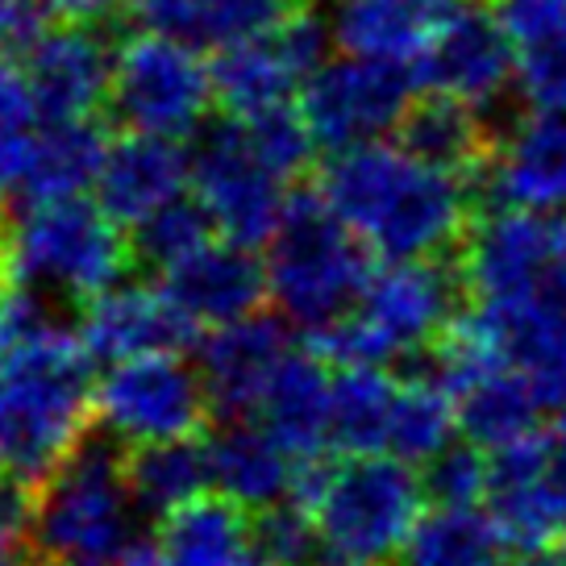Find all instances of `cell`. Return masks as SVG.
<instances>
[{
    "instance_id": "6da1fadb",
    "label": "cell",
    "mask_w": 566,
    "mask_h": 566,
    "mask_svg": "<svg viewBox=\"0 0 566 566\" xmlns=\"http://www.w3.org/2000/svg\"><path fill=\"white\" fill-rule=\"evenodd\" d=\"M317 196L384 263H438L471 238L467 176L417 159L400 142L329 155Z\"/></svg>"
},
{
    "instance_id": "7a4b0ae2",
    "label": "cell",
    "mask_w": 566,
    "mask_h": 566,
    "mask_svg": "<svg viewBox=\"0 0 566 566\" xmlns=\"http://www.w3.org/2000/svg\"><path fill=\"white\" fill-rule=\"evenodd\" d=\"M80 329L46 321L0 358V479L42 488L88 442L96 375Z\"/></svg>"
},
{
    "instance_id": "3957f363",
    "label": "cell",
    "mask_w": 566,
    "mask_h": 566,
    "mask_svg": "<svg viewBox=\"0 0 566 566\" xmlns=\"http://www.w3.org/2000/svg\"><path fill=\"white\" fill-rule=\"evenodd\" d=\"M266 292L283 325L325 337L350 317L371 287V250L363 247L317 192H296L266 242Z\"/></svg>"
},
{
    "instance_id": "277c9868",
    "label": "cell",
    "mask_w": 566,
    "mask_h": 566,
    "mask_svg": "<svg viewBox=\"0 0 566 566\" xmlns=\"http://www.w3.org/2000/svg\"><path fill=\"white\" fill-rule=\"evenodd\" d=\"M304 513L313 516L325 558L337 566L396 563L424 516V483L391 454L317 462L304 471Z\"/></svg>"
},
{
    "instance_id": "5b68a950",
    "label": "cell",
    "mask_w": 566,
    "mask_h": 566,
    "mask_svg": "<svg viewBox=\"0 0 566 566\" xmlns=\"http://www.w3.org/2000/svg\"><path fill=\"white\" fill-rule=\"evenodd\" d=\"M0 263L9 283L34 296L96 301L125 283L134 263L129 233L88 196L21 205L13 226L0 233Z\"/></svg>"
},
{
    "instance_id": "8992f818",
    "label": "cell",
    "mask_w": 566,
    "mask_h": 566,
    "mask_svg": "<svg viewBox=\"0 0 566 566\" xmlns=\"http://www.w3.org/2000/svg\"><path fill=\"white\" fill-rule=\"evenodd\" d=\"M138 516L122 446L88 438L38 488L30 546L46 566H117L138 546Z\"/></svg>"
},
{
    "instance_id": "52a82bcc",
    "label": "cell",
    "mask_w": 566,
    "mask_h": 566,
    "mask_svg": "<svg viewBox=\"0 0 566 566\" xmlns=\"http://www.w3.org/2000/svg\"><path fill=\"white\" fill-rule=\"evenodd\" d=\"M462 317V275L442 263H388L337 329L317 337L321 358L342 367H384L442 346Z\"/></svg>"
},
{
    "instance_id": "ba28073f",
    "label": "cell",
    "mask_w": 566,
    "mask_h": 566,
    "mask_svg": "<svg viewBox=\"0 0 566 566\" xmlns=\"http://www.w3.org/2000/svg\"><path fill=\"white\" fill-rule=\"evenodd\" d=\"M217 101L212 63H205L200 46L184 38L142 30L117 46L108 105L125 134L150 138H188L209 117Z\"/></svg>"
},
{
    "instance_id": "9c48e42d",
    "label": "cell",
    "mask_w": 566,
    "mask_h": 566,
    "mask_svg": "<svg viewBox=\"0 0 566 566\" xmlns=\"http://www.w3.org/2000/svg\"><path fill=\"white\" fill-rule=\"evenodd\" d=\"M212 417L200 367L179 350L142 354L113 363L96 379V424L101 438L125 450L192 442Z\"/></svg>"
},
{
    "instance_id": "30bf717a",
    "label": "cell",
    "mask_w": 566,
    "mask_h": 566,
    "mask_svg": "<svg viewBox=\"0 0 566 566\" xmlns=\"http://www.w3.org/2000/svg\"><path fill=\"white\" fill-rule=\"evenodd\" d=\"M192 200L209 212L221 242L266 250L292 205L287 179L250 146L242 122L205 129L192 150Z\"/></svg>"
},
{
    "instance_id": "8fae6325",
    "label": "cell",
    "mask_w": 566,
    "mask_h": 566,
    "mask_svg": "<svg viewBox=\"0 0 566 566\" xmlns=\"http://www.w3.org/2000/svg\"><path fill=\"white\" fill-rule=\"evenodd\" d=\"M566 280V221L495 209L462 247V287L483 308H513Z\"/></svg>"
},
{
    "instance_id": "7c38bea8",
    "label": "cell",
    "mask_w": 566,
    "mask_h": 566,
    "mask_svg": "<svg viewBox=\"0 0 566 566\" xmlns=\"http://www.w3.org/2000/svg\"><path fill=\"white\" fill-rule=\"evenodd\" d=\"M412 92L417 75L408 67L388 63H367L342 54L304 84L301 113L317 146L329 150H350L367 142H384V134H400L405 117L412 113Z\"/></svg>"
},
{
    "instance_id": "4fadbf2b",
    "label": "cell",
    "mask_w": 566,
    "mask_h": 566,
    "mask_svg": "<svg viewBox=\"0 0 566 566\" xmlns=\"http://www.w3.org/2000/svg\"><path fill=\"white\" fill-rule=\"evenodd\" d=\"M329 25L313 13H292L275 30L259 38L233 42L212 59V84L217 101L226 105L233 122H247L271 108L292 105V92H304V84L325 67Z\"/></svg>"
},
{
    "instance_id": "5bb4252c",
    "label": "cell",
    "mask_w": 566,
    "mask_h": 566,
    "mask_svg": "<svg viewBox=\"0 0 566 566\" xmlns=\"http://www.w3.org/2000/svg\"><path fill=\"white\" fill-rule=\"evenodd\" d=\"M516 67H521V54L500 13L467 0V4H450V13L442 18L412 75H417V88H424L429 96H446L479 113L509 92Z\"/></svg>"
},
{
    "instance_id": "9a60e30c",
    "label": "cell",
    "mask_w": 566,
    "mask_h": 566,
    "mask_svg": "<svg viewBox=\"0 0 566 566\" xmlns=\"http://www.w3.org/2000/svg\"><path fill=\"white\" fill-rule=\"evenodd\" d=\"M25 71L38 96L42 122H92L96 105L108 101L117 51L96 34V25L67 21L25 42Z\"/></svg>"
},
{
    "instance_id": "2e32d148",
    "label": "cell",
    "mask_w": 566,
    "mask_h": 566,
    "mask_svg": "<svg viewBox=\"0 0 566 566\" xmlns=\"http://www.w3.org/2000/svg\"><path fill=\"white\" fill-rule=\"evenodd\" d=\"M296 350L292 337L275 317H250L242 325L205 334L196 367L209 391L212 417L221 421H254L266 388L275 384L287 354Z\"/></svg>"
},
{
    "instance_id": "e0dca14e",
    "label": "cell",
    "mask_w": 566,
    "mask_h": 566,
    "mask_svg": "<svg viewBox=\"0 0 566 566\" xmlns=\"http://www.w3.org/2000/svg\"><path fill=\"white\" fill-rule=\"evenodd\" d=\"M192 334L196 329L184 321L163 283H117L105 296L84 304L80 317V342L105 367L142 354L184 350Z\"/></svg>"
},
{
    "instance_id": "ac0fdd59",
    "label": "cell",
    "mask_w": 566,
    "mask_h": 566,
    "mask_svg": "<svg viewBox=\"0 0 566 566\" xmlns=\"http://www.w3.org/2000/svg\"><path fill=\"white\" fill-rule=\"evenodd\" d=\"M488 192L500 209L563 212L566 209V113L533 108L530 117L492 146Z\"/></svg>"
},
{
    "instance_id": "d6986e66",
    "label": "cell",
    "mask_w": 566,
    "mask_h": 566,
    "mask_svg": "<svg viewBox=\"0 0 566 566\" xmlns=\"http://www.w3.org/2000/svg\"><path fill=\"white\" fill-rule=\"evenodd\" d=\"M163 287L196 334H217L250 317H263V304L271 301L263 259L230 242H212L209 250H200L179 271H171Z\"/></svg>"
},
{
    "instance_id": "ffe728a7",
    "label": "cell",
    "mask_w": 566,
    "mask_h": 566,
    "mask_svg": "<svg viewBox=\"0 0 566 566\" xmlns=\"http://www.w3.org/2000/svg\"><path fill=\"white\" fill-rule=\"evenodd\" d=\"M184 188H192V150L171 138L125 134L108 142L105 167L92 192L122 230H138L146 217L184 200Z\"/></svg>"
},
{
    "instance_id": "44dd1931",
    "label": "cell",
    "mask_w": 566,
    "mask_h": 566,
    "mask_svg": "<svg viewBox=\"0 0 566 566\" xmlns=\"http://www.w3.org/2000/svg\"><path fill=\"white\" fill-rule=\"evenodd\" d=\"M488 516H492L504 542L530 549H546L558 542L563 530V495L554 475L549 438H533L513 450L492 454L488 479Z\"/></svg>"
},
{
    "instance_id": "7402d4cb",
    "label": "cell",
    "mask_w": 566,
    "mask_h": 566,
    "mask_svg": "<svg viewBox=\"0 0 566 566\" xmlns=\"http://www.w3.org/2000/svg\"><path fill=\"white\" fill-rule=\"evenodd\" d=\"M209 467L212 495L230 500L250 516L292 504L308 471L259 421H230L217 438H209Z\"/></svg>"
},
{
    "instance_id": "603a6c76",
    "label": "cell",
    "mask_w": 566,
    "mask_h": 566,
    "mask_svg": "<svg viewBox=\"0 0 566 566\" xmlns=\"http://www.w3.org/2000/svg\"><path fill=\"white\" fill-rule=\"evenodd\" d=\"M446 13L450 0H334L325 25L342 54L412 71Z\"/></svg>"
},
{
    "instance_id": "cb8c5ba5",
    "label": "cell",
    "mask_w": 566,
    "mask_h": 566,
    "mask_svg": "<svg viewBox=\"0 0 566 566\" xmlns=\"http://www.w3.org/2000/svg\"><path fill=\"white\" fill-rule=\"evenodd\" d=\"M479 321L500 354L533 384L546 408H566V280L513 308H483Z\"/></svg>"
},
{
    "instance_id": "d4e9b609",
    "label": "cell",
    "mask_w": 566,
    "mask_h": 566,
    "mask_svg": "<svg viewBox=\"0 0 566 566\" xmlns=\"http://www.w3.org/2000/svg\"><path fill=\"white\" fill-rule=\"evenodd\" d=\"M254 421L304 467H317L321 450L334 446L329 424H334V375L321 354L292 350L280 367L275 384L266 388L263 405Z\"/></svg>"
},
{
    "instance_id": "484cf974",
    "label": "cell",
    "mask_w": 566,
    "mask_h": 566,
    "mask_svg": "<svg viewBox=\"0 0 566 566\" xmlns=\"http://www.w3.org/2000/svg\"><path fill=\"white\" fill-rule=\"evenodd\" d=\"M167 566H250L259 558L254 516L221 495H205L159 525Z\"/></svg>"
},
{
    "instance_id": "4316f807",
    "label": "cell",
    "mask_w": 566,
    "mask_h": 566,
    "mask_svg": "<svg viewBox=\"0 0 566 566\" xmlns=\"http://www.w3.org/2000/svg\"><path fill=\"white\" fill-rule=\"evenodd\" d=\"M142 13L159 34L226 51L301 13V0H142Z\"/></svg>"
},
{
    "instance_id": "83f0119b",
    "label": "cell",
    "mask_w": 566,
    "mask_h": 566,
    "mask_svg": "<svg viewBox=\"0 0 566 566\" xmlns=\"http://www.w3.org/2000/svg\"><path fill=\"white\" fill-rule=\"evenodd\" d=\"M108 142L92 122H42L34 138V163L25 184V205L71 200L96 188Z\"/></svg>"
},
{
    "instance_id": "f1b7e54d",
    "label": "cell",
    "mask_w": 566,
    "mask_h": 566,
    "mask_svg": "<svg viewBox=\"0 0 566 566\" xmlns=\"http://www.w3.org/2000/svg\"><path fill=\"white\" fill-rule=\"evenodd\" d=\"M125 462H129V488L138 500V513L155 516L159 525L179 509L212 495L209 442H200V438L134 450V454H125Z\"/></svg>"
},
{
    "instance_id": "f546056e",
    "label": "cell",
    "mask_w": 566,
    "mask_h": 566,
    "mask_svg": "<svg viewBox=\"0 0 566 566\" xmlns=\"http://www.w3.org/2000/svg\"><path fill=\"white\" fill-rule=\"evenodd\" d=\"M400 146L454 176H475L492 159V138L479 122V113L446 96H424L412 105V113L400 125Z\"/></svg>"
},
{
    "instance_id": "4dcf8cb0",
    "label": "cell",
    "mask_w": 566,
    "mask_h": 566,
    "mask_svg": "<svg viewBox=\"0 0 566 566\" xmlns=\"http://www.w3.org/2000/svg\"><path fill=\"white\" fill-rule=\"evenodd\" d=\"M400 379L384 367H342L334 375V424L329 438L346 459L388 454Z\"/></svg>"
},
{
    "instance_id": "1f68e13d",
    "label": "cell",
    "mask_w": 566,
    "mask_h": 566,
    "mask_svg": "<svg viewBox=\"0 0 566 566\" xmlns=\"http://www.w3.org/2000/svg\"><path fill=\"white\" fill-rule=\"evenodd\" d=\"M504 533L479 509H429L396 566H504Z\"/></svg>"
},
{
    "instance_id": "d6a6232c",
    "label": "cell",
    "mask_w": 566,
    "mask_h": 566,
    "mask_svg": "<svg viewBox=\"0 0 566 566\" xmlns=\"http://www.w3.org/2000/svg\"><path fill=\"white\" fill-rule=\"evenodd\" d=\"M454 433H459V408H454V396L446 391V384L433 375H412V379H400V396H396V417H391V438H388V454L391 459L408 462H429L446 454L454 446Z\"/></svg>"
},
{
    "instance_id": "836d02e7",
    "label": "cell",
    "mask_w": 566,
    "mask_h": 566,
    "mask_svg": "<svg viewBox=\"0 0 566 566\" xmlns=\"http://www.w3.org/2000/svg\"><path fill=\"white\" fill-rule=\"evenodd\" d=\"M217 242L209 212L196 205L192 196H184L176 205L159 209L155 217H146L138 230H129V247H134V263L159 271L163 280L179 271V266L196 259L200 250H209Z\"/></svg>"
},
{
    "instance_id": "e575fe53",
    "label": "cell",
    "mask_w": 566,
    "mask_h": 566,
    "mask_svg": "<svg viewBox=\"0 0 566 566\" xmlns=\"http://www.w3.org/2000/svg\"><path fill=\"white\" fill-rule=\"evenodd\" d=\"M242 129H247L250 146H254L283 179L301 176L304 167H308V159H313V146H317L313 129L304 122V113L292 105L259 113V117H247Z\"/></svg>"
},
{
    "instance_id": "d590c367",
    "label": "cell",
    "mask_w": 566,
    "mask_h": 566,
    "mask_svg": "<svg viewBox=\"0 0 566 566\" xmlns=\"http://www.w3.org/2000/svg\"><path fill=\"white\" fill-rule=\"evenodd\" d=\"M488 479H492V459H483L475 442H454L429 462L424 492L438 509H475L479 500H488Z\"/></svg>"
},
{
    "instance_id": "8d00e7d4",
    "label": "cell",
    "mask_w": 566,
    "mask_h": 566,
    "mask_svg": "<svg viewBox=\"0 0 566 566\" xmlns=\"http://www.w3.org/2000/svg\"><path fill=\"white\" fill-rule=\"evenodd\" d=\"M254 546L266 566H317V558H325L313 516L296 500L254 516Z\"/></svg>"
},
{
    "instance_id": "74e56055",
    "label": "cell",
    "mask_w": 566,
    "mask_h": 566,
    "mask_svg": "<svg viewBox=\"0 0 566 566\" xmlns=\"http://www.w3.org/2000/svg\"><path fill=\"white\" fill-rule=\"evenodd\" d=\"M495 13L513 38L516 54L554 46L566 38V0H500Z\"/></svg>"
},
{
    "instance_id": "f35d334b",
    "label": "cell",
    "mask_w": 566,
    "mask_h": 566,
    "mask_svg": "<svg viewBox=\"0 0 566 566\" xmlns=\"http://www.w3.org/2000/svg\"><path fill=\"white\" fill-rule=\"evenodd\" d=\"M516 84H521V92H525V101L533 108L566 113V38L554 42V46H537V51L521 54Z\"/></svg>"
},
{
    "instance_id": "ab89813d",
    "label": "cell",
    "mask_w": 566,
    "mask_h": 566,
    "mask_svg": "<svg viewBox=\"0 0 566 566\" xmlns=\"http://www.w3.org/2000/svg\"><path fill=\"white\" fill-rule=\"evenodd\" d=\"M38 96L30 84L25 59L13 54L9 46H0V129H18V125H38Z\"/></svg>"
},
{
    "instance_id": "60d3db41",
    "label": "cell",
    "mask_w": 566,
    "mask_h": 566,
    "mask_svg": "<svg viewBox=\"0 0 566 566\" xmlns=\"http://www.w3.org/2000/svg\"><path fill=\"white\" fill-rule=\"evenodd\" d=\"M46 321H54V317L42 296L25 292L18 283L0 280V358L13 350L18 342H25L34 329H42Z\"/></svg>"
},
{
    "instance_id": "b9f144b4",
    "label": "cell",
    "mask_w": 566,
    "mask_h": 566,
    "mask_svg": "<svg viewBox=\"0 0 566 566\" xmlns=\"http://www.w3.org/2000/svg\"><path fill=\"white\" fill-rule=\"evenodd\" d=\"M51 0H0V46L4 42H30L42 34V18H46Z\"/></svg>"
},
{
    "instance_id": "7bdbcfd3",
    "label": "cell",
    "mask_w": 566,
    "mask_h": 566,
    "mask_svg": "<svg viewBox=\"0 0 566 566\" xmlns=\"http://www.w3.org/2000/svg\"><path fill=\"white\" fill-rule=\"evenodd\" d=\"M549 454H554V475H558V495H563V530H558V546L566 549V408L558 412V424L549 433Z\"/></svg>"
},
{
    "instance_id": "ee69618b",
    "label": "cell",
    "mask_w": 566,
    "mask_h": 566,
    "mask_svg": "<svg viewBox=\"0 0 566 566\" xmlns=\"http://www.w3.org/2000/svg\"><path fill=\"white\" fill-rule=\"evenodd\" d=\"M117 4H122V0H51V9H59V13L71 21H84V25L113 13Z\"/></svg>"
},
{
    "instance_id": "f6af8a7d",
    "label": "cell",
    "mask_w": 566,
    "mask_h": 566,
    "mask_svg": "<svg viewBox=\"0 0 566 566\" xmlns=\"http://www.w3.org/2000/svg\"><path fill=\"white\" fill-rule=\"evenodd\" d=\"M30 549H34L30 542L0 533V566H34V554H30Z\"/></svg>"
},
{
    "instance_id": "bcb514c9",
    "label": "cell",
    "mask_w": 566,
    "mask_h": 566,
    "mask_svg": "<svg viewBox=\"0 0 566 566\" xmlns=\"http://www.w3.org/2000/svg\"><path fill=\"white\" fill-rule=\"evenodd\" d=\"M513 566H566V549L563 546L530 549V554H521Z\"/></svg>"
},
{
    "instance_id": "7dc6e473",
    "label": "cell",
    "mask_w": 566,
    "mask_h": 566,
    "mask_svg": "<svg viewBox=\"0 0 566 566\" xmlns=\"http://www.w3.org/2000/svg\"><path fill=\"white\" fill-rule=\"evenodd\" d=\"M117 566H167V558H163L159 546H146V542H138V546L129 549Z\"/></svg>"
},
{
    "instance_id": "c3c4849f",
    "label": "cell",
    "mask_w": 566,
    "mask_h": 566,
    "mask_svg": "<svg viewBox=\"0 0 566 566\" xmlns=\"http://www.w3.org/2000/svg\"><path fill=\"white\" fill-rule=\"evenodd\" d=\"M329 566H337V563H329Z\"/></svg>"
}]
</instances>
